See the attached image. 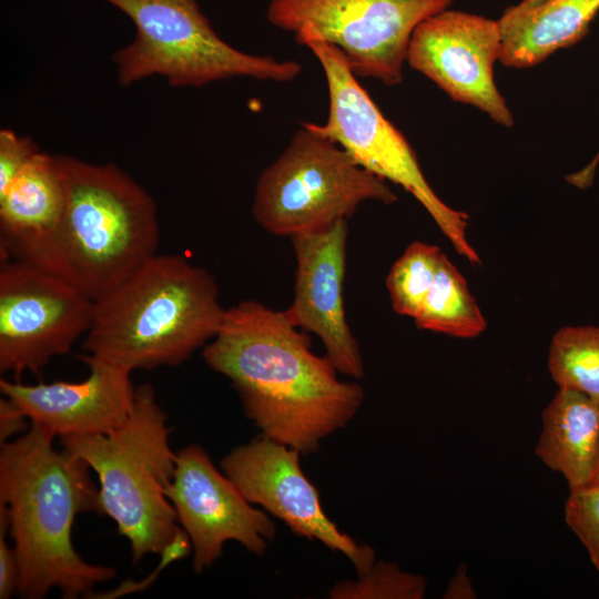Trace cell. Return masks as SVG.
Returning <instances> with one entry per match:
<instances>
[{
  "mask_svg": "<svg viewBox=\"0 0 599 599\" xmlns=\"http://www.w3.org/2000/svg\"><path fill=\"white\" fill-rule=\"evenodd\" d=\"M205 364L230 379L261 435L301 455L344 428L364 400L357 383L342 382L285 311L255 300L226 308L216 335L203 347Z\"/></svg>",
  "mask_w": 599,
  "mask_h": 599,
  "instance_id": "obj_1",
  "label": "cell"
},
{
  "mask_svg": "<svg viewBox=\"0 0 599 599\" xmlns=\"http://www.w3.org/2000/svg\"><path fill=\"white\" fill-rule=\"evenodd\" d=\"M53 439L30 425L0 450V506L19 562L18 593L28 599H41L52 589L65 599L90 597L94 586L116 575L112 567L85 561L73 547L77 516L100 515L99 487L90 466L57 450Z\"/></svg>",
  "mask_w": 599,
  "mask_h": 599,
  "instance_id": "obj_2",
  "label": "cell"
},
{
  "mask_svg": "<svg viewBox=\"0 0 599 599\" xmlns=\"http://www.w3.org/2000/svg\"><path fill=\"white\" fill-rule=\"evenodd\" d=\"M225 311L206 268L155 254L94 301L82 349L131 373L177 366L216 335Z\"/></svg>",
  "mask_w": 599,
  "mask_h": 599,
  "instance_id": "obj_3",
  "label": "cell"
},
{
  "mask_svg": "<svg viewBox=\"0 0 599 599\" xmlns=\"http://www.w3.org/2000/svg\"><path fill=\"white\" fill-rule=\"evenodd\" d=\"M171 428L150 384L135 389L132 412L106 434L59 438L63 449L84 460L99 481L100 515H106L130 544L133 562L161 554L180 527L166 497L176 453Z\"/></svg>",
  "mask_w": 599,
  "mask_h": 599,
  "instance_id": "obj_4",
  "label": "cell"
},
{
  "mask_svg": "<svg viewBox=\"0 0 599 599\" xmlns=\"http://www.w3.org/2000/svg\"><path fill=\"white\" fill-rule=\"evenodd\" d=\"M55 159L64 186L61 246L68 276L95 301L158 254L156 204L113 163Z\"/></svg>",
  "mask_w": 599,
  "mask_h": 599,
  "instance_id": "obj_5",
  "label": "cell"
},
{
  "mask_svg": "<svg viewBox=\"0 0 599 599\" xmlns=\"http://www.w3.org/2000/svg\"><path fill=\"white\" fill-rule=\"evenodd\" d=\"M123 12L135 37L113 54L119 84L160 75L172 87H203L230 78L288 82L302 72L294 60L243 52L224 41L196 0H99Z\"/></svg>",
  "mask_w": 599,
  "mask_h": 599,
  "instance_id": "obj_6",
  "label": "cell"
},
{
  "mask_svg": "<svg viewBox=\"0 0 599 599\" xmlns=\"http://www.w3.org/2000/svg\"><path fill=\"white\" fill-rule=\"evenodd\" d=\"M396 200L387 181L304 122L260 174L252 216L270 234L291 238L347 220L364 202Z\"/></svg>",
  "mask_w": 599,
  "mask_h": 599,
  "instance_id": "obj_7",
  "label": "cell"
},
{
  "mask_svg": "<svg viewBox=\"0 0 599 599\" xmlns=\"http://www.w3.org/2000/svg\"><path fill=\"white\" fill-rule=\"evenodd\" d=\"M294 38L318 60L328 90L326 122L306 124L339 144L367 171L409 192L455 250L470 262L480 263L466 237L468 215L451 209L437 196L406 138L361 85L338 49L311 31H301Z\"/></svg>",
  "mask_w": 599,
  "mask_h": 599,
  "instance_id": "obj_8",
  "label": "cell"
},
{
  "mask_svg": "<svg viewBox=\"0 0 599 599\" xmlns=\"http://www.w3.org/2000/svg\"><path fill=\"white\" fill-rule=\"evenodd\" d=\"M454 0H268L266 18L296 34L311 31L338 49L358 78L403 81L410 38Z\"/></svg>",
  "mask_w": 599,
  "mask_h": 599,
  "instance_id": "obj_9",
  "label": "cell"
},
{
  "mask_svg": "<svg viewBox=\"0 0 599 599\" xmlns=\"http://www.w3.org/2000/svg\"><path fill=\"white\" fill-rule=\"evenodd\" d=\"M94 301L69 280L20 261L0 267V373L39 375L90 328Z\"/></svg>",
  "mask_w": 599,
  "mask_h": 599,
  "instance_id": "obj_10",
  "label": "cell"
},
{
  "mask_svg": "<svg viewBox=\"0 0 599 599\" xmlns=\"http://www.w3.org/2000/svg\"><path fill=\"white\" fill-rule=\"evenodd\" d=\"M300 455L261 435L225 455L221 468L251 504L282 520L293 534L343 554L358 576L364 573L375 561V550L357 544L328 518Z\"/></svg>",
  "mask_w": 599,
  "mask_h": 599,
  "instance_id": "obj_11",
  "label": "cell"
},
{
  "mask_svg": "<svg viewBox=\"0 0 599 599\" xmlns=\"http://www.w3.org/2000/svg\"><path fill=\"white\" fill-rule=\"evenodd\" d=\"M165 494L190 538L196 572L210 568L227 541H236L262 557L276 536L268 514L254 507L199 445L176 453L174 475Z\"/></svg>",
  "mask_w": 599,
  "mask_h": 599,
  "instance_id": "obj_12",
  "label": "cell"
},
{
  "mask_svg": "<svg viewBox=\"0 0 599 599\" xmlns=\"http://www.w3.org/2000/svg\"><path fill=\"white\" fill-rule=\"evenodd\" d=\"M500 52L498 20L446 9L417 26L406 61L453 100L474 105L509 128L514 118L494 81Z\"/></svg>",
  "mask_w": 599,
  "mask_h": 599,
  "instance_id": "obj_13",
  "label": "cell"
},
{
  "mask_svg": "<svg viewBox=\"0 0 599 599\" xmlns=\"http://www.w3.org/2000/svg\"><path fill=\"white\" fill-rule=\"evenodd\" d=\"M347 235V220H341L291 237L296 271L294 298L285 313L296 327L321 339L338 373L362 379L364 361L344 305Z\"/></svg>",
  "mask_w": 599,
  "mask_h": 599,
  "instance_id": "obj_14",
  "label": "cell"
},
{
  "mask_svg": "<svg viewBox=\"0 0 599 599\" xmlns=\"http://www.w3.org/2000/svg\"><path fill=\"white\" fill-rule=\"evenodd\" d=\"M78 358L89 368L80 382L57 380L33 385L0 379L2 395L53 438L106 434L130 416L135 387L131 372L83 353Z\"/></svg>",
  "mask_w": 599,
  "mask_h": 599,
  "instance_id": "obj_15",
  "label": "cell"
},
{
  "mask_svg": "<svg viewBox=\"0 0 599 599\" xmlns=\"http://www.w3.org/2000/svg\"><path fill=\"white\" fill-rule=\"evenodd\" d=\"M63 209L55 155L40 151L0 192L1 262H24L69 280L61 246Z\"/></svg>",
  "mask_w": 599,
  "mask_h": 599,
  "instance_id": "obj_16",
  "label": "cell"
},
{
  "mask_svg": "<svg viewBox=\"0 0 599 599\" xmlns=\"http://www.w3.org/2000/svg\"><path fill=\"white\" fill-rule=\"evenodd\" d=\"M599 12V0H548L536 7L519 2L498 20L499 61L510 68L534 67L559 49L578 42Z\"/></svg>",
  "mask_w": 599,
  "mask_h": 599,
  "instance_id": "obj_17",
  "label": "cell"
},
{
  "mask_svg": "<svg viewBox=\"0 0 599 599\" xmlns=\"http://www.w3.org/2000/svg\"><path fill=\"white\" fill-rule=\"evenodd\" d=\"M542 429L535 449L569 489L595 479L599 461V402L559 388L541 414Z\"/></svg>",
  "mask_w": 599,
  "mask_h": 599,
  "instance_id": "obj_18",
  "label": "cell"
},
{
  "mask_svg": "<svg viewBox=\"0 0 599 599\" xmlns=\"http://www.w3.org/2000/svg\"><path fill=\"white\" fill-rule=\"evenodd\" d=\"M414 321L420 329L460 338L476 337L486 328L485 317L466 280L445 253Z\"/></svg>",
  "mask_w": 599,
  "mask_h": 599,
  "instance_id": "obj_19",
  "label": "cell"
},
{
  "mask_svg": "<svg viewBox=\"0 0 599 599\" xmlns=\"http://www.w3.org/2000/svg\"><path fill=\"white\" fill-rule=\"evenodd\" d=\"M548 369L559 388L577 390L599 402V327L560 328L550 342Z\"/></svg>",
  "mask_w": 599,
  "mask_h": 599,
  "instance_id": "obj_20",
  "label": "cell"
},
{
  "mask_svg": "<svg viewBox=\"0 0 599 599\" xmlns=\"http://www.w3.org/2000/svg\"><path fill=\"white\" fill-rule=\"evenodd\" d=\"M443 255L438 246L415 241L393 264L386 286L397 314L415 318L434 283Z\"/></svg>",
  "mask_w": 599,
  "mask_h": 599,
  "instance_id": "obj_21",
  "label": "cell"
},
{
  "mask_svg": "<svg viewBox=\"0 0 599 599\" xmlns=\"http://www.w3.org/2000/svg\"><path fill=\"white\" fill-rule=\"evenodd\" d=\"M425 577L403 571L395 562L374 561L357 580H344L328 592L332 599H422Z\"/></svg>",
  "mask_w": 599,
  "mask_h": 599,
  "instance_id": "obj_22",
  "label": "cell"
},
{
  "mask_svg": "<svg viewBox=\"0 0 599 599\" xmlns=\"http://www.w3.org/2000/svg\"><path fill=\"white\" fill-rule=\"evenodd\" d=\"M565 520L587 549L590 561L599 571V480L569 489Z\"/></svg>",
  "mask_w": 599,
  "mask_h": 599,
  "instance_id": "obj_23",
  "label": "cell"
},
{
  "mask_svg": "<svg viewBox=\"0 0 599 599\" xmlns=\"http://www.w3.org/2000/svg\"><path fill=\"white\" fill-rule=\"evenodd\" d=\"M39 152L32 139L9 129L0 131V192L16 180Z\"/></svg>",
  "mask_w": 599,
  "mask_h": 599,
  "instance_id": "obj_24",
  "label": "cell"
},
{
  "mask_svg": "<svg viewBox=\"0 0 599 599\" xmlns=\"http://www.w3.org/2000/svg\"><path fill=\"white\" fill-rule=\"evenodd\" d=\"M9 534L8 516L0 506V598L8 599L18 592L20 569L16 551L7 541Z\"/></svg>",
  "mask_w": 599,
  "mask_h": 599,
  "instance_id": "obj_25",
  "label": "cell"
},
{
  "mask_svg": "<svg viewBox=\"0 0 599 599\" xmlns=\"http://www.w3.org/2000/svg\"><path fill=\"white\" fill-rule=\"evenodd\" d=\"M31 424L29 418L9 398L0 399V443H7L17 435L24 434Z\"/></svg>",
  "mask_w": 599,
  "mask_h": 599,
  "instance_id": "obj_26",
  "label": "cell"
},
{
  "mask_svg": "<svg viewBox=\"0 0 599 599\" xmlns=\"http://www.w3.org/2000/svg\"><path fill=\"white\" fill-rule=\"evenodd\" d=\"M445 598H475V590L465 567H459L456 575L450 579Z\"/></svg>",
  "mask_w": 599,
  "mask_h": 599,
  "instance_id": "obj_27",
  "label": "cell"
},
{
  "mask_svg": "<svg viewBox=\"0 0 599 599\" xmlns=\"http://www.w3.org/2000/svg\"><path fill=\"white\" fill-rule=\"evenodd\" d=\"M599 163V151L593 160L582 170L567 176V181L580 189H586L591 185L596 167Z\"/></svg>",
  "mask_w": 599,
  "mask_h": 599,
  "instance_id": "obj_28",
  "label": "cell"
},
{
  "mask_svg": "<svg viewBox=\"0 0 599 599\" xmlns=\"http://www.w3.org/2000/svg\"><path fill=\"white\" fill-rule=\"evenodd\" d=\"M546 1L548 0H522L521 3L528 7H536V6L545 3Z\"/></svg>",
  "mask_w": 599,
  "mask_h": 599,
  "instance_id": "obj_29",
  "label": "cell"
},
{
  "mask_svg": "<svg viewBox=\"0 0 599 599\" xmlns=\"http://www.w3.org/2000/svg\"><path fill=\"white\" fill-rule=\"evenodd\" d=\"M595 479H598V480H599V461H598V466H597Z\"/></svg>",
  "mask_w": 599,
  "mask_h": 599,
  "instance_id": "obj_30",
  "label": "cell"
}]
</instances>
